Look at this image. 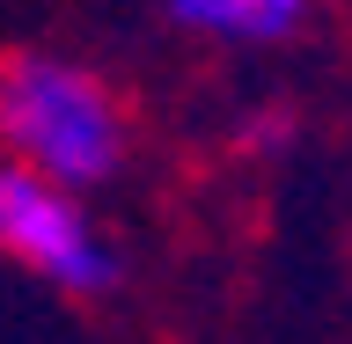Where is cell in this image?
<instances>
[{"instance_id":"1","label":"cell","mask_w":352,"mask_h":344,"mask_svg":"<svg viewBox=\"0 0 352 344\" xmlns=\"http://www.w3.org/2000/svg\"><path fill=\"white\" fill-rule=\"evenodd\" d=\"M0 154L96 198L140 154L132 95L81 51L52 44L0 51Z\"/></svg>"},{"instance_id":"3","label":"cell","mask_w":352,"mask_h":344,"mask_svg":"<svg viewBox=\"0 0 352 344\" xmlns=\"http://www.w3.org/2000/svg\"><path fill=\"white\" fill-rule=\"evenodd\" d=\"M162 22L176 37L228 51V59H264L301 44L323 22V0H162Z\"/></svg>"},{"instance_id":"2","label":"cell","mask_w":352,"mask_h":344,"mask_svg":"<svg viewBox=\"0 0 352 344\" xmlns=\"http://www.w3.org/2000/svg\"><path fill=\"white\" fill-rule=\"evenodd\" d=\"M0 264H15L37 286L74 293V301H103L125 279L118 235L103 227L96 198L22 169L8 154H0Z\"/></svg>"}]
</instances>
